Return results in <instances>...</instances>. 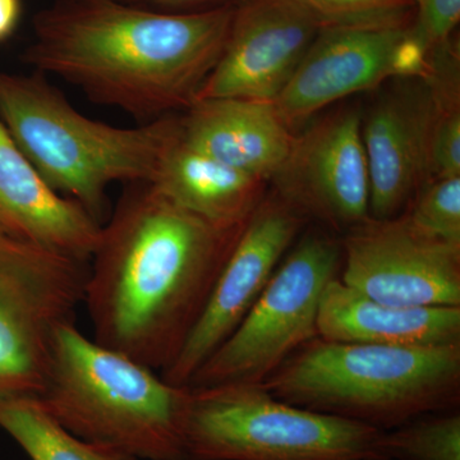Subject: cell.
Listing matches in <instances>:
<instances>
[{
	"label": "cell",
	"mask_w": 460,
	"mask_h": 460,
	"mask_svg": "<svg viewBox=\"0 0 460 460\" xmlns=\"http://www.w3.org/2000/svg\"><path fill=\"white\" fill-rule=\"evenodd\" d=\"M244 226L222 228L172 204L148 181L127 184L89 261L84 305L93 341L165 371Z\"/></svg>",
	"instance_id": "1"
},
{
	"label": "cell",
	"mask_w": 460,
	"mask_h": 460,
	"mask_svg": "<svg viewBox=\"0 0 460 460\" xmlns=\"http://www.w3.org/2000/svg\"><path fill=\"white\" fill-rule=\"evenodd\" d=\"M234 2L187 13L123 0H56L23 62L141 124L190 108L222 56Z\"/></svg>",
	"instance_id": "2"
},
{
	"label": "cell",
	"mask_w": 460,
	"mask_h": 460,
	"mask_svg": "<svg viewBox=\"0 0 460 460\" xmlns=\"http://www.w3.org/2000/svg\"><path fill=\"white\" fill-rule=\"evenodd\" d=\"M0 119L51 189L102 224L111 184L153 181L180 127V114L132 128L91 119L35 71H0Z\"/></svg>",
	"instance_id": "3"
},
{
	"label": "cell",
	"mask_w": 460,
	"mask_h": 460,
	"mask_svg": "<svg viewBox=\"0 0 460 460\" xmlns=\"http://www.w3.org/2000/svg\"><path fill=\"white\" fill-rule=\"evenodd\" d=\"M275 398L392 429L459 410L460 345L405 348L311 339L261 384Z\"/></svg>",
	"instance_id": "4"
},
{
	"label": "cell",
	"mask_w": 460,
	"mask_h": 460,
	"mask_svg": "<svg viewBox=\"0 0 460 460\" xmlns=\"http://www.w3.org/2000/svg\"><path fill=\"white\" fill-rule=\"evenodd\" d=\"M40 399L72 434L138 460H186L190 389L86 337L75 323L58 332Z\"/></svg>",
	"instance_id": "5"
},
{
	"label": "cell",
	"mask_w": 460,
	"mask_h": 460,
	"mask_svg": "<svg viewBox=\"0 0 460 460\" xmlns=\"http://www.w3.org/2000/svg\"><path fill=\"white\" fill-rule=\"evenodd\" d=\"M383 431L224 384L190 389L184 447L186 460H383Z\"/></svg>",
	"instance_id": "6"
},
{
	"label": "cell",
	"mask_w": 460,
	"mask_h": 460,
	"mask_svg": "<svg viewBox=\"0 0 460 460\" xmlns=\"http://www.w3.org/2000/svg\"><path fill=\"white\" fill-rule=\"evenodd\" d=\"M341 268V242L310 230L288 251L238 328L190 378V389L261 385L302 345L317 337L321 299Z\"/></svg>",
	"instance_id": "7"
},
{
	"label": "cell",
	"mask_w": 460,
	"mask_h": 460,
	"mask_svg": "<svg viewBox=\"0 0 460 460\" xmlns=\"http://www.w3.org/2000/svg\"><path fill=\"white\" fill-rule=\"evenodd\" d=\"M89 263L0 230V396H40L58 332L84 305Z\"/></svg>",
	"instance_id": "8"
},
{
	"label": "cell",
	"mask_w": 460,
	"mask_h": 460,
	"mask_svg": "<svg viewBox=\"0 0 460 460\" xmlns=\"http://www.w3.org/2000/svg\"><path fill=\"white\" fill-rule=\"evenodd\" d=\"M413 20L323 26L272 104L290 131L321 109L387 80L426 74L429 54L414 40Z\"/></svg>",
	"instance_id": "9"
},
{
	"label": "cell",
	"mask_w": 460,
	"mask_h": 460,
	"mask_svg": "<svg viewBox=\"0 0 460 460\" xmlns=\"http://www.w3.org/2000/svg\"><path fill=\"white\" fill-rule=\"evenodd\" d=\"M339 280L402 307H460V246L420 234L402 215L353 226L341 241Z\"/></svg>",
	"instance_id": "10"
},
{
	"label": "cell",
	"mask_w": 460,
	"mask_h": 460,
	"mask_svg": "<svg viewBox=\"0 0 460 460\" xmlns=\"http://www.w3.org/2000/svg\"><path fill=\"white\" fill-rule=\"evenodd\" d=\"M274 193L305 220L349 230L370 217V177L362 114L349 108L328 114L296 135Z\"/></svg>",
	"instance_id": "11"
},
{
	"label": "cell",
	"mask_w": 460,
	"mask_h": 460,
	"mask_svg": "<svg viewBox=\"0 0 460 460\" xmlns=\"http://www.w3.org/2000/svg\"><path fill=\"white\" fill-rule=\"evenodd\" d=\"M305 223L274 192L263 196L224 263L198 323L177 358L162 372L166 381L189 386L206 359L246 317Z\"/></svg>",
	"instance_id": "12"
},
{
	"label": "cell",
	"mask_w": 460,
	"mask_h": 460,
	"mask_svg": "<svg viewBox=\"0 0 460 460\" xmlns=\"http://www.w3.org/2000/svg\"><path fill=\"white\" fill-rule=\"evenodd\" d=\"M321 27L301 0H235L222 56L196 100L274 102Z\"/></svg>",
	"instance_id": "13"
},
{
	"label": "cell",
	"mask_w": 460,
	"mask_h": 460,
	"mask_svg": "<svg viewBox=\"0 0 460 460\" xmlns=\"http://www.w3.org/2000/svg\"><path fill=\"white\" fill-rule=\"evenodd\" d=\"M362 117L371 219H394L429 183V153L440 91L431 72L394 78Z\"/></svg>",
	"instance_id": "14"
},
{
	"label": "cell",
	"mask_w": 460,
	"mask_h": 460,
	"mask_svg": "<svg viewBox=\"0 0 460 460\" xmlns=\"http://www.w3.org/2000/svg\"><path fill=\"white\" fill-rule=\"evenodd\" d=\"M102 226L83 206L51 189L0 119V230L89 262Z\"/></svg>",
	"instance_id": "15"
},
{
	"label": "cell",
	"mask_w": 460,
	"mask_h": 460,
	"mask_svg": "<svg viewBox=\"0 0 460 460\" xmlns=\"http://www.w3.org/2000/svg\"><path fill=\"white\" fill-rule=\"evenodd\" d=\"M180 135L189 146L265 181L295 138L272 102L235 98L196 100L180 114Z\"/></svg>",
	"instance_id": "16"
},
{
	"label": "cell",
	"mask_w": 460,
	"mask_h": 460,
	"mask_svg": "<svg viewBox=\"0 0 460 460\" xmlns=\"http://www.w3.org/2000/svg\"><path fill=\"white\" fill-rule=\"evenodd\" d=\"M317 337L343 343L405 348L460 345V307H402L381 304L330 281L321 299Z\"/></svg>",
	"instance_id": "17"
},
{
	"label": "cell",
	"mask_w": 460,
	"mask_h": 460,
	"mask_svg": "<svg viewBox=\"0 0 460 460\" xmlns=\"http://www.w3.org/2000/svg\"><path fill=\"white\" fill-rule=\"evenodd\" d=\"M150 183L172 204L222 228L243 226L265 196V181L189 146L180 127Z\"/></svg>",
	"instance_id": "18"
},
{
	"label": "cell",
	"mask_w": 460,
	"mask_h": 460,
	"mask_svg": "<svg viewBox=\"0 0 460 460\" xmlns=\"http://www.w3.org/2000/svg\"><path fill=\"white\" fill-rule=\"evenodd\" d=\"M0 429L31 460H138L122 450L72 434L51 416L38 396H0Z\"/></svg>",
	"instance_id": "19"
},
{
	"label": "cell",
	"mask_w": 460,
	"mask_h": 460,
	"mask_svg": "<svg viewBox=\"0 0 460 460\" xmlns=\"http://www.w3.org/2000/svg\"><path fill=\"white\" fill-rule=\"evenodd\" d=\"M383 460H460L459 411L422 414L380 438Z\"/></svg>",
	"instance_id": "20"
},
{
	"label": "cell",
	"mask_w": 460,
	"mask_h": 460,
	"mask_svg": "<svg viewBox=\"0 0 460 460\" xmlns=\"http://www.w3.org/2000/svg\"><path fill=\"white\" fill-rule=\"evenodd\" d=\"M402 217L420 234L460 246V177L426 183Z\"/></svg>",
	"instance_id": "21"
},
{
	"label": "cell",
	"mask_w": 460,
	"mask_h": 460,
	"mask_svg": "<svg viewBox=\"0 0 460 460\" xmlns=\"http://www.w3.org/2000/svg\"><path fill=\"white\" fill-rule=\"evenodd\" d=\"M321 26L366 25L411 21L417 0H301Z\"/></svg>",
	"instance_id": "22"
},
{
	"label": "cell",
	"mask_w": 460,
	"mask_h": 460,
	"mask_svg": "<svg viewBox=\"0 0 460 460\" xmlns=\"http://www.w3.org/2000/svg\"><path fill=\"white\" fill-rule=\"evenodd\" d=\"M460 20V0H417L414 12V40L426 54L453 40Z\"/></svg>",
	"instance_id": "23"
},
{
	"label": "cell",
	"mask_w": 460,
	"mask_h": 460,
	"mask_svg": "<svg viewBox=\"0 0 460 460\" xmlns=\"http://www.w3.org/2000/svg\"><path fill=\"white\" fill-rule=\"evenodd\" d=\"M141 7L156 9V11L187 13V12L206 11L222 7L235 0H123Z\"/></svg>",
	"instance_id": "24"
},
{
	"label": "cell",
	"mask_w": 460,
	"mask_h": 460,
	"mask_svg": "<svg viewBox=\"0 0 460 460\" xmlns=\"http://www.w3.org/2000/svg\"><path fill=\"white\" fill-rule=\"evenodd\" d=\"M21 13V0H0V42L7 40L16 31Z\"/></svg>",
	"instance_id": "25"
}]
</instances>
